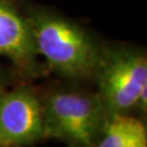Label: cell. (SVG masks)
I'll return each instance as SVG.
<instances>
[{"mask_svg": "<svg viewBox=\"0 0 147 147\" xmlns=\"http://www.w3.org/2000/svg\"><path fill=\"white\" fill-rule=\"evenodd\" d=\"M71 147H94V146H71Z\"/></svg>", "mask_w": 147, "mask_h": 147, "instance_id": "cell-8", "label": "cell"}, {"mask_svg": "<svg viewBox=\"0 0 147 147\" xmlns=\"http://www.w3.org/2000/svg\"><path fill=\"white\" fill-rule=\"evenodd\" d=\"M44 137L42 104L30 88L5 93L0 99V144L28 145Z\"/></svg>", "mask_w": 147, "mask_h": 147, "instance_id": "cell-4", "label": "cell"}, {"mask_svg": "<svg viewBox=\"0 0 147 147\" xmlns=\"http://www.w3.org/2000/svg\"><path fill=\"white\" fill-rule=\"evenodd\" d=\"M36 45L50 68L72 79L95 76L101 49L87 32L63 16L34 8L25 16Z\"/></svg>", "mask_w": 147, "mask_h": 147, "instance_id": "cell-1", "label": "cell"}, {"mask_svg": "<svg viewBox=\"0 0 147 147\" xmlns=\"http://www.w3.org/2000/svg\"><path fill=\"white\" fill-rule=\"evenodd\" d=\"M0 147H10V146H5V145H1V144H0Z\"/></svg>", "mask_w": 147, "mask_h": 147, "instance_id": "cell-9", "label": "cell"}, {"mask_svg": "<svg viewBox=\"0 0 147 147\" xmlns=\"http://www.w3.org/2000/svg\"><path fill=\"white\" fill-rule=\"evenodd\" d=\"M95 76L107 117L125 113L136 107L140 93L147 85V59L129 48L101 50Z\"/></svg>", "mask_w": 147, "mask_h": 147, "instance_id": "cell-3", "label": "cell"}, {"mask_svg": "<svg viewBox=\"0 0 147 147\" xmlns=\"http://www.w3.org/2000/svg\"><path fill=\"white\" fill-rule=\"evenodd\" d=\"M44 137L65 141L70 146H94L107 113L98 95L61 92L42 105Z\"/></svg>", "mask_w": 147, "mask_h": 147, "instance_id": "cell-2", "label": "cell"}, {"mask_svg": "<svg viewBox=\"0 0 147 147\" xmlns=\"http://www.w3.org/2000/svg\"><path fill=\"white\" fill-rule=\"evenodd\" d=\"M97 147H147V130L141 120L125 113L108 116Z\"/></svg>", "mask_w": 147, "mask_h": 147, "instance_id": "cell-6", "label": "cell"}, {"mask_svg": "<svg viewBox=\"0 0 147 147\" xmlns=\"http://www.w3.org/2000/svg\"><path fill=\"white\" fill-rule=\"evenodd\" d=\"M5 88H3V83H2V80H1V75H0V99H1V97L3 96L5 94Z\"/></svg>", "mask_w": 147, "mask_h": 147, "instance_id": "cell-7", "label": "cell"}, {"mask_svg": "<svg viewBox=\"0 0 147 147\" xmlns=\"http://www.w3.org/2000/svg\"><path fill=\"white\" fill-rule=\"evenodd\" d=\"M38 55L25 16L9 0H0V56L30 67Z\"/></svg>", "mask_w": 147, "mask_h": 147, "instance_id": "cell-5", "label": "cell"}]
</instances>
